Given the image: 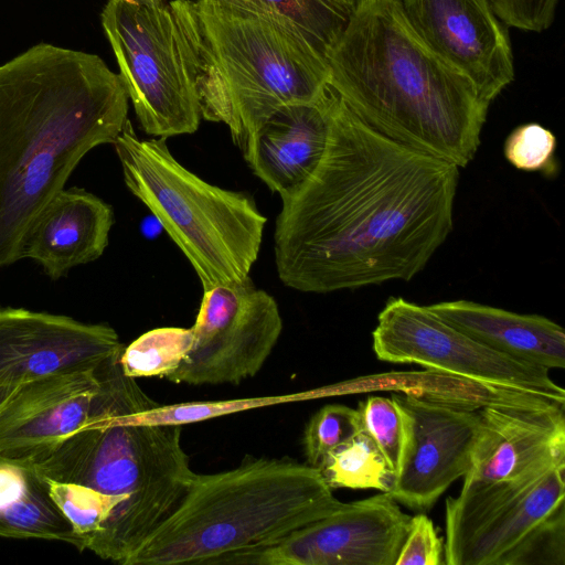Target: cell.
<instances>
[{"mask_svg":"<svg viewBox=\"0 0 565 565\" xmlns=\"http://www.w3.org/2000/svg\"><path fill=\"white\" fill-rule=\"evenodd\" d=\"M458 180L457 166L375 131L334 92L323 156L281 200L279 279L315 294L412 279L452 230Z\"/></svg>","mask_w":565,"mask_h":565,"instance_id":"1","label":"cell"},{"mask_svg":"<svg viewBox=\"0 0 565 565\" xmlns=\"http://www.w3.org/2000/svg\"><path fill=\"white\" fill-rule=\"evenodd\" d=\"M129 96L102 57L49 43L0 64V268L92 149L115 143Z\"/></svg>","mask_w":565,"mask_h":565,"instance_id":"2","label":"cell"},{"mask_svg":"<svg viewBox=\"0 0 565 565\" xmlns=\"http://www.w3.org/2000/svg\"><path fill=\"white\" fill-rule=\"evenodd\" d=\"M329 85L364 124L467 167L490 104L407 22L397 0H359L328 56Z\"/></svg>","mask_w":565,"mask_h":565,"instance_id":"3","label":"cell"},{"mask_svg":"<svg viewBox=\"0 0 565 565\" xmlns=\"http://www.w3.org/2000/svg\"><path fill=\"white\" fill-rule=\"evenodd\" d=\"M119 356L95 370L98 387L85 425L32 460L49 480L125 498L119 515L93 553L126 565L177 510L196 473L182 447L181 425L134 417L158 403L124 374Z\"/></svg>","mask_w":565,"mask_h":565,"instance_id":"4","label":"cell"},{"mask_svg":"<svg viewBox=\"0 0 565 565\" xmlns=\"http://www.w3.org/2000/svg\"><path fill=\"white\" fill-rule=\"evenodd\" d=\"M192 46L201 116L244 149L278 108L319 99L327 57L287 17L258 0H172Z\"/></svg>","mask_w":565,"mask_h":565,"instance_id":"5","label":"cell"},{"mask_svg":"<svg viewBox=\"0 0 565 565\" xmlns=\"http://www.w3.org/2000/svg\"><path fill=\"white\" fill-rule=\"evenodd\" d=\"M343 503L317 468L247 455L233 469L196 473L177 510L126 565L235 564Z\"/></svg>","mask_w":565,"mask_h":565,"instance_id":"6","label":"cell"},{"mask_svg":"<svg viewBox=\"0 0 565 565\" xmlns=\"http://www.w3.org/2000/svg\"><path fill=\"white\" fill-rule=\"evenodd\" d=\"M114 147L126 186L185 255L203 290L249 277L266 224L252 196L204 181L166 138L141 139L129 119Z\"/></svg>","mask_w":565,"mask_h":565,"instance_id":"7","label":"cell"},{"mask_svg":"<svg viewBox=\"0 0 565 565\" xmlns=\"http://www.w3.org/2000/svg\"><path fill=\"white\" fill-rule=\"evenodd\" d=\"M565 459L462 484L445 504V565H564Z\"/></svg>","mask_w":565,"mask_h":565,"instance_id":"8","label":"cell"},{"mask_svg":"<svg viewBox=\"0 0 565 565\" xmlns=\"http://www.w3.org/2000/svg\"><path fill=\"white\" fill-rule=\"evenodd\" d=\"M100 18L141 129L166 139L196 131V63L173 1L108 0Z\"/></svg>","mask_w":565,"mask_h":565,"instance_id":"9","label":"cell"},{"mask_svg":"<svg viewBox=\"0 0 565 565\" xmlns=\"http://www.w3.org/2000/svg\"><path fill=\"white\" fill-rule=\"evenodd\" d=\"M376 358L414 363L476 380L513 386L565 403L550 370L500 353L436 316L427 306L392 297L372 332Z\"/></svg>","mask_w":565,"mask_h":565,"instance_id":"10","label":"cell"},{"mask_svg":"<svg viewBox=\"0 0 565 565\" xmlns=\"http://www.w3.org/2000/svg\"><path fill=\"white\" fill-rule=\"evenodd\" d=\"M191 329V349L164 379L190 385L239 384L262 370L281 334L282 320L273 296L247 277L204 290Z\"/></svg>","mask_w":565,"mask_h":565,"instance_id":"11","label":"cell"},{"mask_svg":"<svg viewBox=\"0 0 565 565\" xmlns=\"http://www.w3.org/2000/svg\"><path fill=\"white\" fill-rule=\"evenodd\" d=\"M412 515L387 492L343 503L280 542L252 552L235 564L395 565Z\"/></svg>","mask_w":565,"mask_h":565,"instance_id":"12","label":"cell"},{"mask_svg":"<svg viewBox=\"0 0 565 565\" xmlns=\"http://www.w3.org/2000/svg\"><path fill=\"white\" fill-rule=\"evenodd\" d=\"M407 22L491 104L514 79L507 25L491 0H397Z\"/></svg>","mask_w":565,"mask_h":565,"instance_id":"13","label":"cell"},{"mask_svg":"<svg viewBox=\"0 0 565 565\" xmlns=\"http://www.w3.org/2000/svg\"><path fill=\"white\" fill-rule=\"evenodd\" d=\"M393 396L403 409L407 438L390 494L411 510L426 512L471 469L479 414L408 393Z\"/></svg>","mask_w":565,"mask_h":565,"instance_id":"14","label":"cell"},{"mask_svg":"<svg viewBox=\"0 0 565 565\" xmlns=\"http://www.w3.org/2000/svg\"><path fill=\"white\" fill-rule=\"evenodd\" d=\"M105 323L63 315L0 307V385H21L52 374L95 370L124 350Z\"/></svg>","mask_w":565,"mask_h":565,"instance_id":"15","label":"cell"},{"mask_svg":"<svg viewBox=\"0 0 565 565\" xmlns=\"http://www.w3.org/2000/svg\"><path fill=\"white\" fill-rule=\"evenodd\" d=\"M472 467L462 484L515 478L565 459V404L545 398L531 404H495L478 409Z\"/></svg>","mask_w":565,"mask_h":565,"instance_id":"16","label":"cell"},{"mask_svg":"<svg viewBox=\"0 0 565 565\" xmlns=\"http://www.w3.org/2000/svg\"><path fill=\"white\" fill-rule=\"evenodd\" d=\"M95 370L21 384L0 408V454L33 459L81 429L98 387Z\"/></svg>","mask_w":565,"mask_h":565,"instance_id":"17","label":"cell"},{"mask_svg":"<svg viewBox=\"0 0 565 565\" xmlns=\"http://www.w3.org/2000/svg\"><path fill=\"white\" fill-rule=\"evenodd\" d=\"M333 96L329 85L315 102L278 108L242 150L253 173L281 200L295 195L317 169L327 146Z\"/></svg>","mask_w":565,"mask_h":565,"instance_id":"18","label":"cell"},{"mask_svg":"<svg viewBox=\"0 0 565 565\" xmlns=\"http://www.w3.org/2000/svg\"><path fill=\"white\" fill-rule=\"evenodd\" d=\"M114 223L111 206L79 188L63 189L31 224L22 258L39 263L52 279L99 258Z\"/></svg>","mask_w":565,"mask_h":565,"instance_id":"19","label":"cell"},{"mask_svg":"<svg viewBox=\"0 0 565 565\" xmlns=\"http://www.w3.org/2000/svg\"><path fill=\"white\" fill-rule=\"evenodd\" d=\"M444 321L511 358L551 369L565 367V332L540 315H523L469 300L427 306Z\"/></svg>","mask_w":565,"mask_h":565,"instance_id":"20","label":"cell"},{"mask_svg":"<svg viewBox=\"0 0 565 565\" xmlns=\"http://www.w3.org/2000/svg\"><path fill=\"white\" fill-rule=\"evenodd\" d=\"M0 536L62 541L79 550L78 537L50 494L49 480L32 459L0 454Z\"/></svg>","mask_w":565,"mask_h":565,"instance_id":"21","label":"cell"},{"mask_svg":"<svg viewBox=\"0 0 565 565\" xmlns=\"http://www.w3.org/2000/svg\"><path fill=\"white\" fill-rule=\"evenodd\" d=\"M396 390L469 411L495 404H531L548 398L513 386L429 369L406 375L404 381H399Z\"/></svg>","mask_w":565,"mask_h":565,"instance_id":"22","label":"cell"},{"mask_svg":"<svg viewBox=\"0 0 565 565\" xmlns=\"http://www.w3.org/2000/svg\"><path fill=\"white\" fill-rule=\"evenodd\" d=\"M317 469L331 489H375L390 493L397 480L384 454L363 429L327 454Z\"/></svg>","mask_w":565,"mask_h":565,"instance_id":"23","label":"cell"},{"mask_svg":"<svg viewBox=\"0 0 565 565\" xmlns=\"http://www.w3.org/2000/svg\"><path fill=\"white\" fill-rule=\"evenodd\" d=\"M191 328L162 327L142 333L124 348L119 364L129 377L158 376L174 372L191 349Z\"/></svg>","mask_w":565,"mask_h":565,"instance_id":"24","label":"cell"},{"mask_svg":"<svg viewBox=\"0 0 565 565\" xmlns=\"http://www.w3.org/2000/svg\"><path fill=\"white\" fill-rule=\"evenodd\" d=\"M258 1L290 19L326 57L353 9V4L345 0Z\"/></svg>","mask_w":565,"mask_h":565,"instance_id":"25","label":"cell"},{"mask_svg":"<svg viewBox=\"0 0 565 565\" xmlns=\"http://www.w3.org/2000/svg\"><path fill=\"white\" fill-rule=\"evenodd\" d=\"M362 427L376 443L391 468L398 476L406 447V422L403 409L392 396H370L359 402Z\"/></svg>","mask_w":565,"mask_h":565,"instance_id":"26","label":"cell"},{"mask_svg":"<svg viewBox=\"0 0 565 565\" xmlns=\"http://www.w3.org/2000/svg\"><path fill=\"white\" fill-rule=\"evenodd\" d=\"M363 429L359 411L342 404H329L312 415L303 433L307 463L318 468L332 449Z\"/></svg>","mask_w":565,"mask_h":565,"instance_id":"27","label":"cell"},{"mask_svg":"<svg viewBox=\"0 0 565 565\" xmlns=\"http://www.w3.org/2000/svg\"><path fill=\"white\" fill-rule=\"evenodd\" d=\"M306 396L307 394L305 393L233 401L190 402L172 405L158 404L148 411L135 413L134 417L145 423L182 426L250 408L307 398Z\"/></svg>","mask_w":565,"mask_h":565,"instance_id":"28","label":"cell"},{"mask_svg":"<svg viewBox=\"0 0 565 565\" xmlns=\"http://www.w3.org/2000/svg\"><path fill=\"white\" fill-rule=\"evenodd\" d=\"M556 145V137L550 129L529 122L511 131L503 151L507 160L519 170L551 172V168H555Z\"/></svg>","mask_w":565,"mask_h":565,"instance_id":"29","label":"cell"},{"mask_svg":"<svg viewBox=\"0 0 565 565\" xmlns=\"http://www.w3.org/2000/svg\"><path fill=\"white\" fill-rule=\"evenodd\" d=\"M395 565H445L444 542L433 520L424 512L412 516Z\"/></svg>","mask_w":565,"mask_h":565,"instance_id":"30","label":"cell"},{"mask_svg":"<svg viewBox=\"0 0 565 565\" xmlns=\"http://www.w3.org/2000/svg\"><path fill=\"white\" fill-rule=\"evenodd\" d=\"M19 386H17V385H0V408L12 396V394L17 391V388Z\"/></svg>","mask_w":565,"mask_h":565,"instance_id":"31","label":"cell"},{"mask_svg":"<svg viewBox=\"0 0 565 565\" xmlns=\"http://www.w3.org/2000/svg\"><path fill=\"white\" fill-rule=\"evenodd\" d=\"M345 1L354 6V3H355L356 1H359V0H345Z\"/></svg>","mask_w":565,"mask_h":565,"instance_id":"32","label":"cell"}]
</instances>
